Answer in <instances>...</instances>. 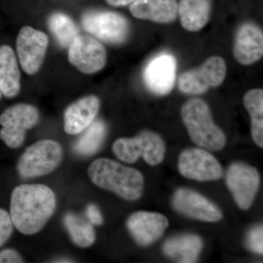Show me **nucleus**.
Wrapping results in <instances>:
<instances>
[{
    "instance_id": "1",
    "label": "nucleus",
    "mask_w": 263,
    "mask_h": 263,
    "mask_svg": "<svg viewBox=\"0 0 263 263\" xmlns=\"http://www.w3.org/2000/svg\"><path fill=\"white\" fill-rule=\"evenodd\" d=\"M53 190L43 184L16 186L10 198V216L13 226L22 234H35L43 229L56 209Z\"/></svg>"
},
{
    "instance_id": "2",
    "label": "nucleus",
    "mask_w": 263,
    "mask_h": 263,
    "mask_svg": "<svg viewBox=\"0 0 263 263\" xmlns=\"http://www.w3.org/2000/svg\"><path fill=\"white\" fill-rule=\"evenodd\" d=\"M88 176L96 186L127 200H138L143 194L144 179L141 173L110 159L95 160L89 165Z\"/></svg>"
},
{
    "instance_id": "3",
    "label": "nucleus",
    "mask_w": 263,
    "mask_h": 263,
    "mask_svg": "<svg viewBox=\"0 0 263 263\" xmlns=\"http://www.w3.org/2000/svg\"><path fill=\"white\" fill-rule=\"evenodd\" d=\"M181 117L190 138L197 146L212 151L226 146V135L213 121L210 108L204 100H188L181 109Z\"/></svg>"
},
{
    "instance_id": "4",
    "label": "nucleus",
    "mask_w": 263,
    "mask_h": 263,
    "mask_svg": "<svg viewBox=\"0 0 263 263\" xmlns=\"http://www.w3.org/2000/svg\"><path fill=\"white\" fill-rule=\"evenodd\" d=\"M165 150L163 139L152 131L141 132L134 138H119L113 145L118 158L130 164L143 157L150 165H157L164 160Z\"/></svg>"
},
{
    "instance_id": "5",
    "label": "nucleus",
    "mask_w": 263,
    "mask_h": 263,
    "mask_svg": "<svg viewBox=\"0 0 263 263\" xmlns=\"http://www.w3.org/2000/svg\"><path fill=\"white\" fill-rule=\"evenodd\" d=\"M62 157L63 150L58 142L49 139L36 142L19 160L18 174L24 179L46 176L60 165Z\"/></svg>"
},
{
    "instance_id": "6",
    "label": "nucleus",
    "mask_w": 263,
    "mask_h": 263,
    "mask_svg": "<svg viewBox=\"0 0 263 263\" xmlns=\"http://www.w3.org/2000/svg\"><path fill=\"white\" fill-rule=\"evenodd\" d=\"M39 112L29 104L20 103L7 108L0 115V139L10 148L23 144L26 133L39 121Z\"/></svg>"
},
{
    "instance_id": "7",
    "label": "nucleus",
    "mask_w": 263,
    "mask_h": 263,
    "mask_svg": "<svg viewBox=\"0 0 263 263\" xmlns=\"http://www.w3.org/2000/svg\"><path fill=\"white\" fill-rule=\"evenodd\" d=\"M227 66L220 57H210L197 68L186 71L179 76L178 85L181 92L200 95L209 88L222 84L226 77Z\"/></svg>"
},
{
    "instance_id": "8",
    "label": "nucleus",
    "mask_w": 263,
    "mask_h": 263,
    "mask_svg": "<svg viewBox=\"0 0 263 263\" xmlns=\"http://www.w3.org/2000/svg\"><path fill=\"white\" fill-rule=\"evenodd\" d=\"M86 32L111 44H120L127 40L129 24L122 15L112 11H89L81 19Z\"/></svg>"
},
{
    "instance_id": "9",
    "label": "nucleus",
    "mask_w": 263,
    "mask_h": 263,
    "mask_svg": "<svg viewBox=\"0 0 263 263\" xmlns=\"http://www.w3.org/2000/svg\"><path fill=\"white\" fill-rule=\"evenodd\" d=\"M226 183L237 205L243 210L249 209L258 191L257 170L243 162H234L227 171Z\"/></svg>"
},
{
    "instance_id": "10",
    "label": "nucleus",
    "mask_w": 263,
    "mask_h": 263,
    "mask_svg": "<svg viewBox=\"0 0 263 263\" xmlns=\"http://www.w3.org/2000/svg\"><path fill=\"white\" fill-rule=\"evenodd\" d=\"M48 46L47 34L29 26L21 29L16 40V51L26 73H37L42 65Z\"/></svg>"
},
{
    "instance_id": "11",
    "label": "nucleus",
    "mask_w": 263,
    "mask_h": 263,
    "mask_svg": "<svg viewBox=\"0 0 263 263\" xmlns=\"http://www.w3.org/2000/svg\"><path fill=\"white\" fill-rule=\"evenodd\" d=\"M178 167L184 177L199 181H214L221 179L223 175L219 161L207 151L198 148L183 151Z\"/></svg>"
},
{
    "instance_id": "12",
    "label": "nucleus",
    "mask_w": 263,
    "mask_h": 263,
    "mask_svg": "<svg viewBox=\"0 0 263 263\" xmlns=\"http://www.w3.org/2000/svg\"><path fill=\"white\" fill-rule=\"evenodd\" d=\"M69 61L85 74L101 70L107 62L106 50L100 41L89 35H79L69 47Z\"/></svg>"
},
{
    "instance_id": "13",
    "label": "nucleus",
    "mask_w": 263,
    "mask_h": 263,
    "mask_svg": "<svg viewBox=\"0 0 263 263\" xmlns=\"http://www.w3.org/2000/svg\"><path fill=\"white\" fill-rule=\"evenodd\" d=\"M176 58L170 53H161L152 59L143 73L147 89L160 96L169 94L176 82Z\"/></svg>"
},
{
    "instance_id": "14",
    "label": "nucleus",
    "mask_w": 263,
    "mask_h": 263,
    "mask_svg": "<svg viewBox=\"0 0 263 263\" xmlns=\"http://www.w3.org/2000/svg\"><path fill=\"white\" fill-rule=\"evenodd\" d=\"M173 205L178 212L198 220L217 221L222 217L220 209L205 197L188 189L175 193Z\"/></svg>"
},
{
    "instance_id": "15",
    "label": "nucleus",
    "mask_w": 263,
    "mask_h": 263,
    "mask_svg": "<svg viewBox=\"0 0 263 263\" xmlns=\"http://www.w3.org/2000/svg\"><path fill=\"white\" fill-rule=\"evenodd\" d=\"M127 227L137 243L146 247L162 236L168 227V220L159 213L138 212L128 218Z\"/></svg>"
},
{
    "instance_id": "16",
    "label": "nucleus",
    "mask_w": 263,
    "mask_h": 263,
    "mask_svg": "<svg viewBox=\"0 0 263 263\" xmlns=\"http://www.w3.org/2000/svg\"><path fill=\"white\" fill-rule=\"evenodd\" d=\"M233 56L242 65L258 62L263 56V33L257 24L247 22L240 26L235 34Z\"/></svg>"
},
{
    "instance_id": "17",
    "label": "nucleus",
    "mask_w": 263,
    "mask_h": 263,
    "mask_svg": "<svg viewBox=\"0 0 263 263\" xmlns=\"http://www.w3.org/2000/svg\"><path fill=\"white\" fill-rule=\"evenodd\" d=\"M100 102L95 95H89L71 104L64 115V129L67 134L82 133L94 122L100 109Z\"/></svg>"
},
{
    "instance_id": "18",
    "label": "nucleus",
    "mask_w": 263,
    "mask_h": 263,
    "mask_svg": "<svg viewBox=\"0 0 263 263\" xmlns=\"http://www.w3.org/2000/svg\"><path fill=\"white\" fill-rule=\"evenodd\" d=\"M132 14L137 18L167 24L178 16L176 0H136L129 7Z\"/></svg>"
},
{
    "instance_id": "19",
    "label": "nucleus",
    "mask_w": 263,
    "mask_h": 263,
    "mask_svg": "<svg viewBox=\"0 0 263 263\" xmlns=\"http://www.w3.org/2000/svg\"><path fill=\"white\" fill-rule=\"evenodd\" d=\"M0 89L6 98H14L21 89V74L14 51L7 45L0 46Z\"/></svg>"
},
{
    "instance_id": "20",
    "label": "nucleus",
    "mask_w": 263,
    "mask_h": 263,
    "mask_svg": "<svg viewBox=\"0 0 263 263\" xmlns=\"http://www.w3.org/2000/svg\"><path fill=\"white\" fill-rule=\"evenodd\" d=\"M210 0H180L178 14L183 28L197 32L205 27L210 18Z\"/></svg>"
},
{
    "instance_id": "21",
    "label": "nucleus",
    "mask_w": 263,
    "mask_h": 263,
    "mask_svg": "<svg viewBox=\"0 0 263 263\" xmlns=\"http://www.w3.org/2000/svg\"><path fill=\"white\" fill-rule=\"evenodd\" d=\"M201 238L196 235L185 234L166 240L164 253L179 262L192 263L197 261L201 252Z\"/></svg>"
},
{
    "instance_id": "22",
    "label": "nucleus",
    "mask_w": 263,
    "mask_h": 263,
    "mask_svg": "<svg viewBox=\"0 0 263 263\" xmlns=\"http://www.w3.org/2000/svg\"><path fill=\"white\" fill-rule=\"evenodd\" d=\"M243 104L251 117L253 141L260 148L263 147V91L252 89L245 95Z\"/></svg>"
},
{
    "instance_id": "23",
    "label": "nucleus",
    "mask_w": 263,
    "mask_h": 263,
    "mask_svg": "<svg viewBox=\"0 0 263 263\" xmlns=\"http://www.w3.org/2000/svg\"><path fill=\"white\" fill-rule=\"evenodd\" d=\"M106 134V126L102 120L94 121L76 142L73 151L77 155L91 156L96 153Z\"/></svg>"
},
{
    "instance_id": "24",
    "label": "nucleus",
    "mask_w": 263,
    "mask_h": 263,
    "mask_svg": "<svg viewBox=\"0 0 263 263\" xmlns=\"http://www.w3.org/2000/svg\"><path fill=\"white\" fill-rule=\"evenodd\" d=\"M64 223L71 239L76 245L87 248L95 243L96 237L91 223L72 213L66 214Z\"/></svg>"
},
{
    "instance_id": "25",
    "label": "nucleus",
    "mask_w": 263,
    "mask_h": 263,
    "mask_svg": "<svg viewBox=\"0 0 263 263\" xmlns=\"http://www.w3.org/2000/svg\"><path fill=\"white\" fill-rule=\"evenodd\" d=\"M48 27L62 48L70 47L79 35V28L73 21L62 13H53L49 17Z\"/></svg>"
},
{
    "instance_id": "26",
    "label": "nucleus",
    "mask_w": 263,
    "mask_h": 263,
    "mask_svg": "<svg viewBox=\"0 0 263 263\" xmlns=\"http://www.w3.org/2000/svg\"><path fill=\"white\" fill-rule=\"evenodd\" d=\"M13 227L9 213L0 209V247L9 240L13 234Z\"/></svg>"
},
{
    "instance_id": "27",
    "label": "nucleus",
    "mask_w": 263,
    "mask_h": 263,
    "mask_svg": "<svg viewBox=\"0 0 263 263\" xmlns=\"http://www.w3.org/2000/svg\"><path fill=\"white\" fill-rule=\"evenodd\" d=\"M248 248L255 253H263V228L258 226L251 230L247 238Z\"/></svg>"
},
{
    "instance_id": "28",
    "label": "nucleus",
    "mask_w": 263,
    "mask_h": 263,
    "mask_svg": "<svg viewBox=\"0 0 263 263\" xmlns=\"http://www.w3.org/2000/svg\"><path fill=\"white\" fill-rule=\"evenodd\" d=\"M24 259L17 251L12 249L0 251V263H22Z\"/></svg>"
},
{
    "instance_id": "29",
    "label": "nucleus",
    "mask_w": 263,
    "mask_h": 263,
    "mask_svg": "<svg viewBox=\"0 0 263 263\" xmlns=\"http://www.w3.org/2000/svg\"><path fill=\"white\" fill-rule=\"evenodd\" d=\"M86 216L91 224L101 226L103 224V216L100 209L95 204H90L86 208Z\"/></svg>"
},
{
    "instance_id": "30",
    "label": "nucleus",
    "mask_w": 263,
    "mask_h": 263,
    "mask_svg": "<svg viewBox=\"0 0 263 263\" xmlns=\"http://www.w3.org/2000/svg\"><path fill=\"white\" fill-rule=\"evenodd\" d=\"M136 0H106L107 3L113 7H123L130 5Z\"/></svg>"
},
{
    "instance_id": "31",
    "label": "nucleus",
    "mask_w": 263,
    "mask_h": 263,
    "mask_svg": "<svg viewBox=\"0 0 263 263\" xmlns=\"http://www.w3.org/2000/svg\"><path fill=\"white\" fill-rule=\"evenodd\" d=\"M2 96H3V93H2L1 89H0V99L2 98Z\"/></svg>"
}]
</instances>
